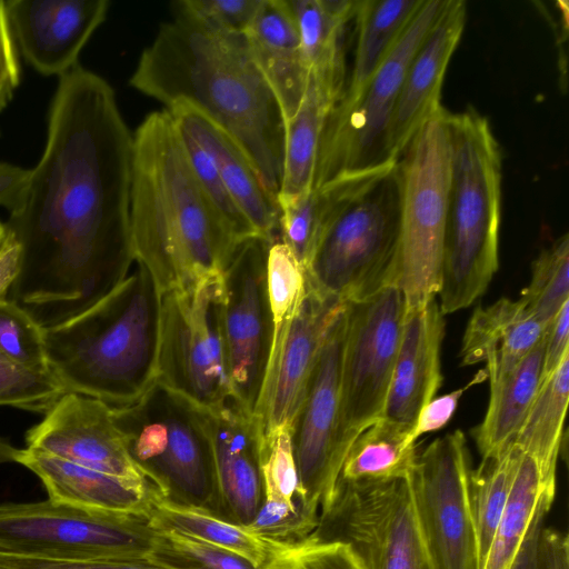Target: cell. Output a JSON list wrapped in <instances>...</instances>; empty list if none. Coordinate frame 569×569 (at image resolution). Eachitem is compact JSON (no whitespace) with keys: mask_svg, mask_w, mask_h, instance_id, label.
Listing matches in <instances>:
<instances>
[{"mask_svg":"<svg viewBox=\"0 0 569 569\" xmlns=\"http://www.w3.org/2000/svg\"><path fill=\"white\" fill-rule=\"evenodd\" d=\"M43 152L7 232L18 247L8 298L43 329L103 299L134 262L133 133L109 82L78 64L58 78Z\"/></svg>","mask_w":569,"mask_h":569,"instance_id":"cell-1","label":"cell"},{"mask_svg":"<svg viewBox=\"0 0 569 569\" xmlns=\"http://www.w3.org/2000/svg\"><path fill=\"white\" fill-rule=\"evenodd\" d=\"M142 51L129 84L162 103L184 104L227 133L244 152L264 187L279 193L284 120L258 69L246 34L201 21L180 1Z\"/></svg>","mask_w":569,"mask_h":569,"instance_id":"cell-2","label":"cell"},{"mask_svg":"<svg viewBox=\"0 0 569 569\" xmlns=\"http://www.w3.org/2000/svg\"><path fill=\"white\" fill-rule=\"evenodd\" d=\"M130 228L134 260L161 292L221 274L239 241L202 190L163 109L133 133Z\"/></svg>","mask_w":569,"mask_h":569,"instance_id":"cell-3","label":"cell"},{"mask_svg":"<svg viewBox=\"0 0 569 569\" xmlns=\"http://www.w3.org/2000/svg\"><path fill=\"white\" fill-rule=\"evenodd\" d=\"M161 295L150 271L134 260L103 299L43 329L49 370L66 391L119 408L156 383Z\"/></svg>","mask_w":569,"mask_h":569,"instance_id":"cell-4","label":"cell"},{"mask_svg":"<svg viewBox=\"0 0 569 569\" xmlns=\"http://www.w3.org/2000/svg\"><path fill=\"white\" fill-rule=\"evenodd\" d=\"M325 187L328 206L305 270L308 284L345 303L398 286L401 184L397 163L346 174Z\"/></svg>","mask_w":569,"mask_h":569,"instance_id":"cell-5","label":"cell"},{"mask_svg":"<svg viewBox=\"0 0 569 569\" xmlns=\"http://www.w3.org/2000/svg\"><path fill=\"white\" fill-rule=\"evenodd\" d=\"M450 182L439 307L468 308L499 268L502 157L488 119L473 108L449 113Z\"/></svg>","mask_w":569,"mask_h":569,"instance_id":"cell-6","label":"cell"},{"mask_svg":"<svg viewBox=\"0 0 569 569\" xmlns=\"http://www.w3.org/2000/svg\"><path fill=\"white\" fill-rule=\"evenodd\" d=\"M111 416L163 497L218 515L211 442L199 408L156 381L136 402L111 408Z\"/></svg>","mask_w":569,"mask_h":569,"instance_id":"cell-7","label":"cell"},{"mask_svg":"<svg viewBox=\"0 0 569 569\" xmlns=\"http://www.w3.org/2000/svg\"><path fill=\"white\" fill-rule=\"evenodd\" d=\"M449 111L417 131L397 161L401 184L398 287L407 305L440 288L450 182Z\"/></svg>","mask_w":569,"mask_h":569,"instance_id":"cell-8","label":"cell"},{"mask_svg":"<svg viewBox=\"0 0 569 569\" xmlns=\"http://www.w3.org/2000/svg\"><path fill=\"white\" fill-rule=\"evenodd\" d=\"M221 306V274L161 295L157 382L202 411L234 403Z\"/></svg>","mask_w":569,"mask_h":569,"instance_id":"cell-9","label":"cell"},{"mask_svg":"<svg viewBox=\"0 0 569 569\" xmlns=\"http://www.w3.org/2000/svg\"><path fill=\"white\" fill-rule=\"evenodd\" d=\"M313 535L350 545L363 569H439L419 517L411 476L389 481L339 480Z\"/></svg>","mask_w":569,"mask_h":569,"instance_id":"cell-10","label":"cell"},{"mask_svg":"<svg viewBox=\"0 0 569 569\" xmlns=\"http://www.w3.org/2000/svg\"><path fill=\"white\" fill-rule=\"evenodd\" d=\"M443 2L425 0L359 99L348 108H332L321 137L312 188L397 163L387 157L392 113L408 66Z\"/></svg>","mask_w":569,"mask_h":569,"instance_id":"cell-11","label":"cell"},{"mask_svg":"<svg viewBox=\"0 0 569 569\" xmlns=\"http://www.w3.org/2000/svg\"><path fill=\"white\" fill-rule=\"evenodd\" d=\"M158 529L144 512L80 509L49 499L0 503V552L49 558L148 557Z\"/></svg>","mask_w":569,"mask_h":569,"instance_id":"cell-12","label":"cell"},{"mask_svg":"<svg viewBox=\"0 0 569 569\" xmlns=\"http://www.w3.org/2000/svg\"><path fill=\"white\" fill-rule=\"evenodd\" d=\"M406 307L397 284L347 303L338 423L343 460L355 439L383 415Z\"/></svg>","mask_w":569,"mask_h":569,"instance_id":"cell-13","label":"cell"},{"mask_svg":"<svg viewBox=\"0 0 569 569\" xmlns=\"http://www.w3.org/2000/svg\"><path fill=\"white\" fill-rule=\"evenodd\" d=\"M272 240L240 242L221 271V319L234 402L258 416L269 366L273 325L267 286Z\"/></svg>","mask_w":569,"mask_h":569,"instance_id":"cell-14","label":"cell"},{"mask_svg":"<svg viewBox=\"0 0 569 569\" xmlns=\"http://www.w3.org/2000/svg\"><path fill=\"white\" fill-rule=\"evenodd\" d=\"M470 456L462 431L418 452L411 473L419 517L439 569H480L469 499Z\"/></svg>","mask_w":569,"mask_h":569,"instance_id":"cell-15","label":"cell"},{"mask_svg":"<svg viewBox=\"0 0 569 569\" xmlns=\"http://www.w3.org/2000/svg\"><path fill=\"white\" fill-rule=\"evenodd\" d=\"M347 303L330 325L291 426L301 489L320 512L332 502L343 457L338 445Z\"/></svg>","mask_w":569,"mask_h":569,"instance_id":"cell-16","label":"cell"},{"mask_svg":"<svg viewBox=\"0 0 569 569\" xmlns=\"http://www.w3.org/2000/svg\"><path fill=\"white\" fill-rule=\"evenodd\" d=\"M26 445L107 475L151 482L132 459L112 420L111 407L92 397L67 391L28 430Z\"/></svg>","mask_w":569,"mask_h":569,"instance_id":"cell-17","label":"cell"},{"mask_svg":"<svg viewBox=\"0 0 569 569\" xmlns=\"http://www.w3.org/2000/svg\"><path fill=\"white\" fill-rule=\"evenodd\" d=\"M346 306L313 290L303 299L271 351L258 418L262 433L291 428L327 331Z\"/></svg>","mask_w":569,"mask_h":569,"instance_id":"cell-18","label":"cell"},{"mask_svg":"<svg viewBox=\"0 0 569 569\" xmlns=\"http://www.w3.org/2000/svg\"><path fill=\"white\" fill-rule=\"evenodd\" d=\"M108 0H9V27L19 54L42 76L58 78L106 20Z\"/></svg>","mask_w":569,"mask_h":569,"instance_id":"cell-19","label":"cell"},{"mask_svg":"<svg viewBox=\"0 0 569 569\" xmlns=\"http://www.w3.org/2000/svg\"><path fill=\"white\" fill-rule=\"evenodd\" d=\"M466 1L445 0L431 29L406 71L390 121L387 157L397 162L417 131L441 108V88L449 61L461 39Z\"/></svg>","mask_w":569,"mask_h":569,"instance_id":"cell-20","label":"cell"},{"mask_svg":"<svg viewBox=\"0 0 569 569\" xmlns=\"http://www.w3.org/2000/svg\"><path fill=\"white\" fill-rule=\"evenodd\" d=\"M202 412L212 449L218 515L247 527L263 499L260 420L236 402Z\"/></svg>","mask_w":569,"mask_h":569,"instance_id":"cell-21","label":"cell"},{"mask_svg":"<svg viewBox=\"0 0 569 569\" xmlns=\"http://www.w3.org/2000/svg\"><path fill=\"white\" fill-rule=\"evenodd\" d=\"M436 297L407 305L382 417L412 431L421 409L442 382L445 319Z\"/></svg>","mask_w":569,"mask_h":569,"instance_id":"cell-22","label":"cell"},{"mask_svg":"<svg viewBox=\"0 0 569 569\" xmlns=\"http://www.w3.org/2000/svg\"><path fill=\"white\" fill-rule=\"evenodd\" d=\"M174 123L188 132L211 157L233 202L256 233L280 237V209L254 167L239 146L220 128L184 104L166 109Z\"/></svg>","mask_w":569,"mask_h":569,"instance_id":"cell-23","label":"cell"},{"mask_svg":"<svg viewBox=\"0 0 569 569\" xmlns=\"http://www.w3.org/2000/svg\"><path fill=\"white\" fill-rule=\"evenodd\" d=\"M18 463L40 479L49 500L86 510L147 513L158 489L30 448L21 450Z\"/></svg>","mask_w":569,"mask_h":569,"instance_id":"cell-24","label":"cell"},{"mask_svg":"<svg viewBox=\"0 0 569 569\" xmlns=\"http://www.w3.org/2000/svg\"><path fill=\"white\" fill-rule=\"evenodd\" d=\"M246 38L286 123L302 100L309 74L288 0H262Z\"/></svg>","mask_w":569,"mask_h":569,"instance_id":"cell-25","label":"cell"},{"mask_svg":"<svg viewBox=\"0 0 569 569\" xmlns=\"http://www.w3.org/2000/svg\"><path fill=\"white\" fill-rule=\"evenodd\" d=\"M546 326L521 301L501 298L477 308L465 330L461 365L485 362L486 379L510 372L541 341Z\"/></svg>","mask_w":569,"mask_h":569,"instance_id":"cell-26","label":"cell"},{"mask_svg":"<svg viewBox=\"0 0 569 569\" xmlns=\"http://www.w3.org/2000/svg\"><path fill=\"white\" fill-rule=\"evenodd\" d=\"M345 86L343 79L309 72L302 100L293 117L284 123L278 204L295 200L312 189L322 132Z\"/></svg>","mask_w":569,"mask_h":569,"instance_id":"cell-27","label":"cell"},{"mask_svg":"<svg viewBox=\"0 0 569 569\" xmlns=\"http://www.w3.org/2000/svg\"><path fill=\"white\" fill-rule=\"evenodd\" d=\"M557 462L522 451L493 541L482 569H510L535 521L550 510Z\"/></svg>","mask_w":569,"mask_h":569,"instance_id":"cell-28","label":"cell"},{"mask_svg":"<svg viewBox=\"0 0 569 569\" xmlns=\"http://www.w3.org/2000/svg\"><path fill=\"white\" fill-rule=\"evenodd\" d=\"M545 336L507 375L489 380V402L472 437L481 457L515 441L542 382Z\"/></svg>","mask_w":569,"mask_h":569,"instance_id":"cell-29","label":"cell"},{"mask_svg":"<svg viewBox=\"0 0 569 569\" xmlns=\"http://www.w3.org/2000/svg\"><path fill=\"white\" fill-rule=\"evenodd\" d=\"M425 0H357V41L352 69L335 104H353L396 46Z\"/></svg>","mask_w":569,"mask_h":569,"instance_id":"cell-30","label":"cell"},{"mask_svg":"<svg viewBox=\"0 0 569 569\" xmlns=\"http://www.w3.org/2000/svg\"><path fill=\"white\" fill-rule=\"evenodd\" d=\"M152 525L230 550L259 569L274 546L253 535L247 527L234 523L212 511L174 502L157 489L147 510Z\"/></svg>","mask_w":569,"mask_h":569,"instance_id":"cell-31","label":"cell"},{"mask_svg":"<svg viewBox=\"0 0 569 569\" xmlns=\"http://www.w3.org/2000/svg\"><path fill=\"white\" fill-rule=\"evenodd\" d=\"M357 0H288L309 72L346 77L345 34Z\"/></svg>","mask_w":569,"mask_h":569,"instance_id":"cell-32","label":"cell"},{"mask_svg":"<svg viewBox=\"0 0 569 569\" xmlns=\"http://www.w3.org/2000/svg\"><path fill=\"white\" fill-rule=\"evenodd\" d=\"M418 451L409 430L381 417L351 443L338 481H389L411 476Z\"/></svg>","mask_w":569,"mask_h":569,"instance_id":"cell-33","label":"cell"},{"mask_svg":"<svg viewBox=\"0 0 569 569\" xmlns=\"http://www.w3.org/2000/svg\"><path fill=\"white\" fill-rule=\"evenodd\" d=\"M521 457V449L513 442L495 455L481 457L471 469L469 499L478 541L480 569L500 522Z\"/></svg>","mask_w":569,"mask_h":569,"instance_id":"cell-34","label":"cell"},{"mask_svg":"<svg viewBox=\"0 0 569 569\" xmlns=\"http://www.w3.org/2000/svg\"><path fill=\"white\" fill-rule=\"evenodd\" d=\"M569 399V355L541 382L530 410L515 438L526 452L547 462H557L562 442Z\"/></svg>","mask_w":569,"mask_h":569,"instance_id":"cell-35","label":"cell"},{"mask_svg":"<svg viewBox=\"0 0 569 569\" xmlns=\"http://www.w3.org/2000/svg\"><path fill=\"white\" fill-rule=\"evenodd\" d=\"M519 300L543 326L569 301V237L567 233L543 249L532 263L531 278Z\"/></svg>","mask_w":569,"mask_h":569,"instance_id":"cell-36","label":"cell"},{"mask_svg":"<svg viewBox=\"0 0 569 569\" xmlns=\"http://www.w3.org/2000/svg\"><path fill=\"white\" fill-rule=\"evenodd\" d=\"M267 286L273 347L297 312L307 290L306 271L280 237L271 241L268 250Z\"/></svg>","mask_w":569,"mask_h":569,"instance_id":"cell-37","label":"cell"},{"mask_svg":"<svg viewBox=\"0 0 569 569\" xmlns=\"http://www.w3.org/2000/svg\"><path fill=\"white\" fill-rule=\"evenodd\" d=\"M319 519L320 509L303 497L292 501L262 499L247 528L274 547H290L313 535Z\"/></svg>","mask_w":569,"mask_h":569,"instance_id":"cell-38","label":"cell"},{"mask_svg":"<svg viewBox=\"0 0 569 569\" xmlns=\"http://www.w3.org/2000/svg\"><path fill=\"white\" fill-rule=\"evenodd\" d=\"M148 557L172 569H257L230 550L167 529H158Z\"/></svg>","mask_w":569,"mask_h":569,"instance_id":"cell-39","label":"cell"},{"mask_svg":"<svg viewBox=\"0 0 569 569\" xmlns=\"http://www.w3.org/2000/svg\"><path fill=\"white\" fill-rule=\"evenodd\" d=\"M66 392L52 373L31 370L0 352V407L44 415Z\"/></svg>","mask_w":569,"mask_h":569,"instance_id":"cell-40","label":"cell"},{"mask_svg":"<svg viewBox=\"0 0 569 569\" xmlns=\"http://www.w3.org/2000/svg\"><path fill=\"white\" fill-rule=\"evenodd\" d=\"M0 352L31 370L50 372L43 328L8 297H0Z\"/></svg>","mask_w":569,"mask_h":569,"instance_id":"cell-41","label":"cell"},{"mask_svg":"<svg viewBox=\"0 0 569 569\" xmlns=\"http://www.w3.org/2000/svg\"><path fill=\"white\" fill-rule=\"evenodd\" d=\"M260 471L263 499L292 501L306 498L295 460L291 428L262 433Z\"/></svg>","mask_w":569,"mask_h":569,"instance_id":"cell-42","label":"cell"},{"mask_svg":"<svg viewBox=\"0 0 569 569\" xmlns=\"http://www.w3.org/2000/svg\"><path fill=\"white\" fill-rule=\"evenodd\" d=\"M279 209L280 240L306 270L326 211L325 193L312 188L295 200L280 203Z\"/></svg>","mask_w":569,"mask_h":569,"instance_id":"cell-43","label":"cell"},{"mask_svg":"<svg viewBox=\"0 0 569 569\" xmlns=\"http://www.w3.org/2000/svg\"><path fill=\"white\" fill-rule=\"evenodd\" d=\"M259 569H363L350 545L311 535L290 547H274Z\"/></svg>","mask_w":569,"mask_h":569,"instance_id":"cell-44","label":"cell"},{"mask_svg":"<svg viewBox=\"0 0 569 569\" xmlns=\"http://www.w3.org/2000/svg\"><path fill=\"white\" fill-rule=\"evenodd\" d=\"M178 131L197 180L232 234L239 241L258 236L230 197L211 157L188 132Z\"/></svg>","mask_w":569,"mask_h":569,"instance_id":"cell-45","label":"cell"},{"mask_svg":"<svg viewBox=\"0 0 569 569\" xmlns=\"http://www.w3.org/2000/svg\"><path fill=\"white\" fill-rule=\"evenodd\" d=\"M262 0H180L201 21L221 31L246 34Z\"/></svg>","mask_w":569,"mask_h":569,"instance_id":"cell-46","label":"cell"},{"mask_svg":"<svg viewBox=\"0 0 569 569\" xmlns=\"http://www.w3.org/2000/svg\"><path fill=\"white\" fill-rule=\"evenodd\" d=\"M485 379L486 375L482 370L478 372L475 379L468 385L438 398L431 399L419 412L416 425L411 431V439L416 441L425 433L443 428L456 412L459 400L466 390L469 389L470 386L482 382Z\"/></svg>","mask_w":569,"mask_h":569,"instance_id":"cell-47","label":"cell"},{"mask_svg":"<svg viewBox=\"0 0 569 569\" xmlns=\"http://www.w3.org/2000/svg\"><path fill=\"white\" fill-rule=\"evenodd\" d=\"M569 355V301L548 323L545 332L542 381L547 379Z\"/></svg>","mask_w":569,"mask_h":569,"instance_id":"cell-48","label":"cell"},{"mask_svg":"<svg viewBox=\"0 0 569 569\" xmlns=\"http://www.w3.org/2000/svg\"><path fill=\"white\" fill-rule=\"evenodd\" d=\"M533 569H569V539L566 532L542 526Z\"/></svg>","mask_w":569,"mask_h":569,"instance_id":"cell-49","label":"cell"},{"mask_svg":"<svg viewBox=\"0 0 569 569\" xmlns=\"http://www.w3.org/2000/svg\"><path fill=\"white\" fill-rule=\"evenodd\" d=\"M57 569H172L142 558H70L59 562Z\"/></svg>","mask_w":569,"mask_h":569,"instance_id":"cell-50","label":"cell"},{"mask_svg":"<svg viewBox=\"0 0 569 569\" xmlns=\"http://www.w3.org/2000/svg\"><path fill=\"white\" fill-rule=\"evenodd\" d=\"M30 169L0 161V207L9 212L17 206L24 191Z\"/></svg>","mask_w":569,"mask_h":569,"instance_id":"cell-51","label":"cell"},{"mask_svg":"<svg viewBox=\"0 0 569 569\" xmlns=\"http://www.w3.org/2000/svg\"><path fill=\"white\" fill-rule=\"evenodd\" d=\"M18 54L16 49L0 48V111L7 108L20 83Z\"/></svg>","mask_w":569,"mask_h":569,"instance_id":"cell-52","label":"cell"},{"mask_svg":"<svg viewBox=\"0 0 569 569\" xmlns=\"http://www.w3.org/2000/svg\"><path fill=\"white\" fill-rule=\"evenodd\" d=\"M546 515L540 516L523 540L510 569H533L537 540Z\"/></svg>","mask_w":569,"mask_h":569,"instance_id":"cell-53","label":"cell"},{"mask_svg":"<svg viewBox=\"0 0 569 569\" xmlns=\"http://www.w3.org/2000/svg\"><path fill=\"white\" fill-rule=\"evenodd\" d=\"M0 48L16 49V43L9 27L6 1L0 0Z\"/></svg>","mask_w":569,"mask_h":569,"instance_id":"cell-54","label":"cell"},{"mask_svg":"<svg viewBox=\"0 0 569 569\" xmlns=\"http://www.w3.org/2000/svg\"><path fill=\"white\" fill-rule=\"evenodd\" d=\"M21 450L13 447L8 441L0 439V465L8 462H17L21 456Z\"/></svg>","mask_w":569,"mask_h":569,"instance_id":"cell-55","label":"cell"},{"mask_svg":"<svg viewBox=\"0 0 569 569\" xmlns=\"http://www.w3.org/2000/svg\"><path fill=\"white\" fill-rule=\"evenodd\" d=\"M7 237V230L3 222L0 221V248Z\"/></svg>","mask_w":569,"mask_h":569,"instance_id":"cell-56","label":"cell"}]
</instances>
